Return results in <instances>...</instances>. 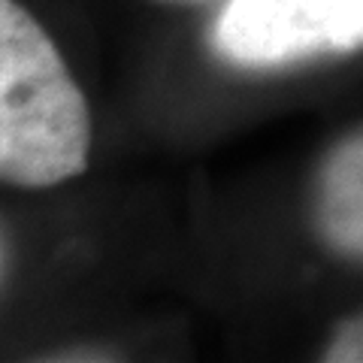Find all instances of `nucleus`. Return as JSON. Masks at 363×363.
I'll use <instances>...</instances> for the list:
<instances>
[{"instance_id":"nucleus-3","label":"nucleus","mask_w":363,"mask_h":363,"mask_svg":"<svg viewBox=\"0 0 363 363\" xmlns=\"http://www.w3.org/2000/svg\"><path fill=\"white\" fill-rule=\"evenodd\" d=\"M312 224L333 255L363 260V128L339 140L318 167Z\"/></svg>"},{"instance_id":"nucleus-5","label":"nucleus","mask_w":363,"mask_h":363,"mask_svg":"<svg viewBox=\"0 0 363 363\" xmlns=\"http://www.w3.org/2000/svg\"><path fill=\"white\" fill-rule=\"evenodd\" d=\"M155 4H167V6H197V4H206V0H155Z\"/></svg>"},{"instance_id":"nucleus-2","label":"nucleus","mask_w":363,"mask_h":363,"mask_svg":"<svg viewBox=\"0 0 363 363\" xmlns=\"http://www.w3.org/2000/svg\"><path fill=\"white\" fill-rule=\"evenodd\" d=\"M209 40L248 70L342 58L363 49V0H227Z\"/></svg>"},{"instance_id":"nucleus-1","label":"nucleus","mask_w":363,"mask_h":363,"mask_svg":"<svg viewBox=\"0 0 363 363\" xmlns=\"http://www.w3.org/2000/svg\"><path fill=\"white\" fill-rule=\"evenodd\" d=\"M91 118L40 21L0 0V182L52 188L88 167Z\"/></svg>"},{"instance_id":"nucleus-4","label":"nucleus","mask_w":363,"mask_h":363,"mask_svg":"<svg viewBox=\"0 0 363 363\" xmlns=\"http://www.w3.org/2000/svg\"><path fill=\"white\" fill-rule=\"evenodd\" d=\"M321 360L330 363H363V312L348 318L345 324H339V330L327 342Z\"/></svg>"}]
</instances>
